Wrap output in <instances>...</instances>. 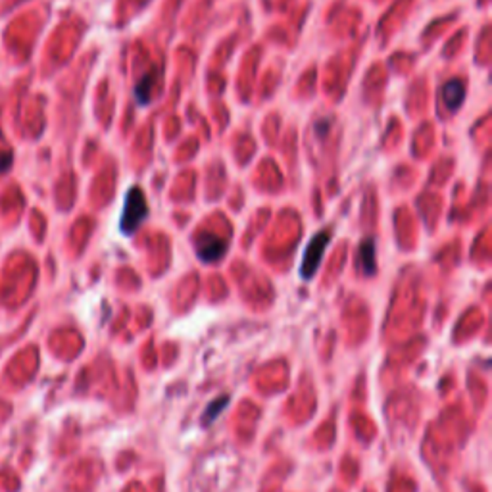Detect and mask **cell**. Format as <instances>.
<instances>
[{
  "mask_svg": "<svg viewBox=\"0 0 492 492\" xmlns=\"http://www.w3.org/2000/svg\"><path fill=\"white\" fill-rule=\"evenodd\" d=\"M148 215V204L145 192L140 191L139 187H133L127 199H125L124 215H121V231L125 235H133L137 229L140 227V223L147 220Z\"/></svg>",
  "mask_w": 492,
  "mask_h": 492,
  "instance_id": "6da1fadb",
  "label": "cell"
},
{
  "mask_svg": "<svg viewBox=\"0 0 492 492\" xmlns=\"http://www.w3.org/2000/svg\"><path fill=\"white\" fill-rule=\"evenodd\" d=\"M329 239H331L329 231H321V233H317V235L312 239V243L308 244L306 254H304V260H302L300 273L304 279H310V277L316 273L317 267H319L321 254H324V250L325 246H327V243H329Z\"/></svg>",
  "mask_w": 492,
  "mask_h": 492,
  "instance_id": "7a4b0ae2",
  "label": "cell"
},
{
  "mask_svg": "<svg viewBox=\"0 0 492 492\" xmlns=\"http://www.w3.org/2000/svg\"><path fill=\"white\" fill-rule=\"evenodd\" d=\"M197 254L202 262H218L223 258L225 250H227V243L220 239V237L212 235V233H202V235L197 237Z\"/></svg>",
  "mask_w": 492,
  "mask_h": 492,
  "instance_id": "3957f363",
  "label": "cell"
},
{
  "mask_svg": "<svg viewBox=\"0 0 492 492\" xmlns=\"http://www.w3.org/2000/svg\"><path fill=\"white\" fill-rule=\"evenodd\" d=\"M463 93H465V87L460 79H452L444 85L442 88V102L448 108L450 112H456L460 108V104L463 100Z\"/></svg>",
  "mask_w": 492,
  "mask_h": 492,
  "instance_id": "277c9868",
  "label": "cell"
},
{
  "mask_svg": "<svg viewBox=\"0 0 492 492\" xmlns=\"http://www.w3.org/2000/svg\"><path fill=\"white\" fill-rule=\"evenodd\" d=\"M360 267L361 272L371 273L375 272V243L373 239H366L360 246Z\"/></svg>",
  "mask_w": 492,
  "mask_h": 492,
  "instance_id": "5b68a950",
  "label": "cell"
},
{
  "mask_svg": "<svg viewBox=\"0 0 492 492\" xmlns=\"http://www.w3.org/2000/svg\"><path fill=\"white\" fill-rule=\"evenodd\" d=\"M150 88H152V75H147V77L137 85V93H135V96H137V102L147 104L148 96H150Z\"/></svg>",
  "mask_w": 492,
  "mask_h": 492,
  "instance_id": "8992f818",
  "label": "cell"
},
{
  "mask_svg": "<svg viewBox=\"0 0 492 492\" xmlns=\"http://www.w3.org/2000/svg\"><path fill=\"white\" fill-rule=\"evenodd\" d=\"M8 166H10V158L0 152V169H6Z\"/></svg>",
  "mask_w": 492,
  "mask_h": 492,
  "instance_id": "52a82bcc",
  "label": "cell"
}]
</instances>
